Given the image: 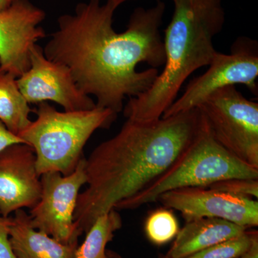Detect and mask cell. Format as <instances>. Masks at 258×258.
<instances>
[{
    "mask_svg": "<svg viewBox=\"0 0 258 258\" xmlns=\"http://www.w3.org/2000/svg\"><path fill=\"white\" fill-rule=\"evenodd\" d=\"M10 241L17 258H75L78 242L64 244L32 227L23 209L14 212Z\"/></svg>",
    "mask_w": 258,
    "mask_h": 258,
    "instance_id": "cell-14",
    "label": "cell"
},
{
    "mask_svg": "<svg viewBox=\"0 0 258 258\" xmlns=\"http://www.w3.org/2000/svg\"><path fill=\"white\" fill-rule=\"evenodd\" d=\"M257 235V231L247 230L239 237L202 249L184 258H237L249 248Z\"/></svg>",
    "mask_w": 258,
    "mask_h": 258,
    "instance_id": "cell-18",
    "label": "cell"
},
{
    "mask_svg": "<svg viewBox=\"0 0 258 258\" xmlns=\"http://www.w3.org/2000/svg\"><path fill=\"white\" fill-rule=\"evenodd\" d=\"M208 187L225 191V192L257 200L258 179H230L218 181Z\"/></svg>",
    "mask_w": 258,
    "mask_h": 258,
    "instance_id": "cell-19",
    "label": "cell"
},
{
    "mask_svg": "<svg viewBox=\"0 0 258 258\" xmlns=\"http://www.w3.org/2000/svg\"><path fill=\"white\" fill-rule=\"evenodd\" d=\"M85 166L83 157L69 175L59 172L42 174L41 196L28 214L32 227L62 243L78 242L81 235L74 222V213L80 189L87 182Z\"/></svg>",
    "mask_w": 258,
    "mask_h": 258,
    "instance_id": "cell-8",
    "label": "cell"
},
{
    "mask_svg": "<svg viewBox=\"0 0 258 258\" xmlns=\"http://www.w3.org/2000/svg\"><path fill=\"white\" fill-rule=\"evenodd\" d=\"M121 227V217L115 209L100 215L86 232L83 244L78 246L75 258H107V244Z\"/></svg>",
    "mask_w": 258,
    "mask_h": 258,
    "instance_id": "cell-16",
    "label": "cell"
},
{
    "mask_svg": "<svg viewBox=\"0 0 258 258\" xmlns=\"http://www.w3.org/2000/svg\"><path fill=\"white\" fill-rule=\"evenodd\" d=\"M213 138L227 152L258 169V103L235 86L222 88L198 107Z\"/></svg>",
    "mask_w": 258,
    "mask_h": 258,
    "instance_id": "cell-6",
    "label": "cell"
},
{
    "mask_svg": "<svg viewBox=\"0 0 258 258\" xmlns=\"http://www.w3.org/2000/svg\"><path fill=\"white\" fill-rule=\"evenodd\" d=\"M16 144H25L23 139L12 134L0 121V152L7 147Z\"/></svg>",
    "mask_w": 258,
    "mask_h": 258,
    "instance_id": "cell-21",
    "label": "cell"
},
{
    "mask_svg": "<svg viewBox=\"0 0 258 258\" xmlns=\"http://www.w3.org/2000/svg\"><path fill=\"white\" fill-rule=\"evenodd\" d=\"M43 10L29 0H15L0 12V70L18 79L30 67L32 47L46 36Z\"/></svg>",
    "mask_w": 258,
    "mask_h": 258,
    "instance_id": "cell-11",
    "label": "cell"
},
{
    "mask_svg": "<svg viewBox=\"0 0 258 258\" xmlns=\"http://www.w3.org/2000/svg\"><path fill=\"white\" fill-rule=\"evenodd\" d=\"M247 229L218 218L186 221L164 258H184L215 244L242 235Z\"/></svg>",
    "mask_w": 258,
    "mask_h": 258,
    "instance_id": "cell-13",
    "label": "cell"
},
{
    "mask_svg": "<svg viewBox=\"0 0 258 258\" xmlns=\"http://www.w3.org/2000/svg\"><path fill=\"white\" fill-rule=\"evenodd\" d=\"M179 231V223L176 217L165 209L153 212L146 221V235L152 243L157 245L170 242Z\"/></svg>",
    "mask_w": 258,
    "mask_h": 258,
    "instance_id": "cell-17",
    "label": "cell"
},
{
    "mask_svg": "<svg viewBox=\"0 0 258 258\" xmlns=\"http://www.w3.org/2000/svg\"><path fill=\"white\" fill-rule=\"evenodd\" d=\"M12 217L0 213V258H17L10 241V227Z\"/></svg>",
    "mask_w": 258,
    "mask_h": 258,
    "instance_id": "cell-20",
    "label": "cell"
},
{
    "mask_svg": "<svg viewBox=\"0 0 258 258\" xmlns=\"http://www.w3.org/2000/svg\"><path fill=\"white\" fill-rule=\"evenodd\" d=\"M165 10L161 1L152 8H137L126 30L116 32L115 10L108 2L79 3L74 14L58 18V28L44 54L66 66L80 89L96 98L97 107L118 114L127 97L138 96L151 87L158 68L165 62L160 32Z\"/></svg>",
    "mask_w": 258,
    "mask_h": 258,
    "instance_id": "cell-1",
    "label": "cell"
},
{
    "mask_svg": "<svg viewBox=\"0 0 258 258\" xmlns=\"http://www.w3.org/2000/svg\"><path fill=\"white\" fill-rule=\"evenodd\" d=\"M13 3V0H0V12L9 8Z\"/></svg>",
    "mask_w": 258,
    "mask_h": 258,
    "instance_id": "cell-24",
    "label": "cell"
},
{
    "mask_svg": "<svg viewBox=\"0 0 258 258\" xmlns=\"http://www.w3.org/2000/svg\"><path fill=\"white\" fill-rule=\"evenodd\" d=\"M205 74L187 85L184 93L164 112L162 118L198 108L209 96L228 86L242 84L257 93V44L242 37L232 45L230 54L217 52Z\"/></svg>",
    "mask_w": 258,
    "mask_h": 258,
    "instance_id": "cell-7",
    "label": "cell"
},
{
    "mask_svg": "<svg viewBox=\"0 0 258 258\" xmlns=\"http://www.w3.org/2000/svg\"><path fill=\"white\" fill-rule=\"evenodd\" d=\"M198 108L154 121L128 119L86 159L87 188L79 194L74 222L87 232L100 215L143 191L170 167L200 133Z\"/></svg>",
    "mask_w": 258,
    "mask_h": 258,
    "instance_id": "cell-2",
    "label": "cell"
},
{
    "mask_svg": "<svg viewBox=\"0 0 258 258\" xmlns=\"http://www.w3.org/2000/svg\"><path fill=\"white\" fill-rule=\"evenodd\" d=\"M128 1H131V0H108L107 2H108L115 10H116L120 5Z\"/></svg>",
    "mask_w": 258,
    "mask_h": 258,
    "instance_id": "cell-23",
    "label": "cell"
},
{
    "mask_svg": "<svg viewBox=\"0 0 258 258\" xmlns=\"http://www.w3.org/2000/svg\"><path fill=\"white\" fill-rule=\"evenodd\" d=\"M14 1H15V0H13V2H14Z\"/></svg>",
    "mask_w": 258,
    "mask_h": 258,
    "instance_id": "cell-26",
    "label": "cell"
},
{
    "mask_svg": "<svg viewBox=\"0 0 258 258\" xmlns=\"http://www.w3.org/2000/svg\"><path fill=\"white\" fill-rule=\"evenodd\" d=\"M19 89L29 104L52 101L64 111L94 108L96 103L83 92L64 64L45 57L43 49L35 44L30 54V67L17 79Z\"/></svg>",
    "mask_w": 258,
    "mask_h": 258,
    "instance_id": "cell-9",
    "label": "cell"
},
{
    "mask_svg": "<svg viewBox=\"0 0 258 258\" xmlns=\"http://www.w3.org/2000/svg\"><path fill=\"white\" fill-rule=\"evenodd\" d=\"M157 201L181 212L186 221L218 218L246 229L258 225V202L210 187H186L162 194Z\"/></svg>",
    "mask_w": 258,
    "mask_h": 258,
    "instance_id": "cell-10",
    "label": "cell"
},
{
    "mask_svg": "<svg viewBox=\"0 0 258 258\" xmlns=\"http://www.w3.org/2000/svg\"><path fill=\"white\" fill-rule=\"evenodd\" d=\"M236 178L258 179V169L242 162L222 147L212 137L205 119L200 133L169 169L143 191L120 202L115 209L134 210L157 202L161 195L171 190L208 187Z\"/></svg>",
    "mask_w": 258,
    "mask_h": 258,
    "instance_id": "cell-5",
    "label": "cell"
},
{
    "mask_svg": "<svg viewBox=\"0 0 258 258\" xmlns=\"http://www.w3.org/2000/svg\"><path fill=\"white\" fill-rule=\"evenodd\" d=\"M237 258H258V235L254 237L249 248Z\"/></svg>",
    "mask_w": 258,
    "mask_h": 258,
    "instance_id": "cell-22",
    "label": "cell"
},
{
    "mask_svg": "<svg viewBox=\"0 0 258 258\" xmlns=\"http://www.w3.org/2000/svg\"><path fill=\"white\" fill-rule=\"evenodd\" d=\"M107 258H119L118 255L112 253V252H107Z\"/></svg>",
    "mask_w": 258,
    "mask_h": 258,
    "instance_id": "cell-25",
    "label": "cell"
},
{
    "mask_svg": "<svg viewBox=\"0 0 258 258\" xmlns=\"http://www.w3.org/2000/svg\"><path fill=\"white\" fill-rule=\"evenodd\" d=\"M29 105L19 89L17 78L0 70V121L17 137L31 123Z\"/></svg>",
    "mask_w": 258,
    "mask_h": 258,
    "instance_id": "cell-15",
    "label": "cell"
},
{
    "mask_svg": "<svg viewBox=\"0 0 258 258\" xmlns=\"http://www.w3.org/2000/svg\"><path fill=\"white\" fill-rule=\"evenodd\" d=\"M174 13L165 30L164 69L146 92L129 98L123 107L128 119H160L177 98L181 86L216 55L214 37L225 22L222 0H172Z\"/></svg>",
    "mask_w": 258,
    "mask_h": 258,
    "instance_id": "cell-3",
    "label": "cell"
},
{
    "mask_svg": "<svg viewBox=\"0 0 258 258\" xmlns=\"http://www.w3.org/2000/svg\"><path fill=\"white\" fill-rule=\"evenodd\" d=\"M37 118L19 135L33 149L39 175L74 172L83 158V149L98 129L108 128L117 113L107 108L58 111L47 102L37 104Z\"/></svg>",
    "mask_w": 258,
    "mask_h": 258,
    "instance_id": "cell-4",
    "label": "cell"
},
{
    "mask_svg": "<svg viewBox=\"0 0 258 258\" xmlns=\"http://www.w3.org/2000/svg\"><path fill=\"white\" fill-rule=\"evenodd\" d=\"M42 192L36 157L28 144H16L0 152V213L4 217L31 209Z\"/></svg>",
    "mask_w": 258,
    "mask_h": 258,
    "instance_id": "cell-12",
    "label": "cell"
}]
</instances>
